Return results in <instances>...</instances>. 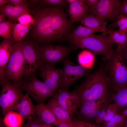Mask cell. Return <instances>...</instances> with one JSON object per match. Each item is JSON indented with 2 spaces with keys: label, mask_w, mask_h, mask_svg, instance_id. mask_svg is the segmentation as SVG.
<instances>
[{
  "label": "cell",
  "mask_w": 127,
  "mask_h": 127,
  "mask_svg": "<svg viewBox=\"0 0 127 127\" xmlns=\"http://www.w3.org/2000/svg\"><path fill=\"white\" fill-rule=\"evenodd\" d=\"M35 20L32 25L33 37L40 41L56 40L67 37L71 22L61 7H41L31 10Z\"/></svg>",
  "instance_id": "obj_1"
},
{
  "label": "cell",
  "mask_w": 127,
  "mask_h": 127,
  "mask_svg": "<svg viewBox=\"0 0 127 127\" xmlns=\"http://www.w3.org/2000/svg\"><path fill=\"white\" fill-rule=\"evenodd\" d=\"M109 82L105 68L101 67L87 75L84 81L76 86L74 90L81 106L88 101L106 100Z\"/></svg>",
  "instance_id": "obj_2"
},
{
  "label": "cell",
  "mask_w": 127,
  "mask_h": 127,
  "mask_svg": "<svg viewBox=\"0 0 127 127\" xmlns=\"http://www.w3.org/2000/svg\"><path fill=\"white\" fill-rule=\"evenodd\" d=\"M107 61L106 69L109 79L108 91L112 93L127 86V68L121 50L116 49Z\"/></svg>",
  "instance_id": "obj_3"
},
{
  "label": "cell",
  "mask_w": 127,
  "mask_h": 127,
  "mask_svg": "<svg viewBox=\"0 0 127 127\" xmlns=\"http://www.w3.org/2000/svg\"><path fill=\"white\" fill-rule=\"evenodd\" d=\"M106 32L99 35L92 34L87 37L69 40L74 49H88L95 55L101 56L107 61L114 52L113 45L106 40Z\"/></svg>",
  "instance_id": "obj_4"
},
{
  "label": "cell",
  "mask_w": 127,
  "mask_h": 127,
  "mask_svg": "<svg viewBox=\"0 0 127 127\" xmlns=\"http://www.w3.org/2000/svg\"><path fill=\"white\" fill-rule=\"evenodd\" d=\"M24 41L16 42L13 52L4 70V81L9 80L20 84L24 75V60L22 53Z\"/></svg>",
  "instance_id": "obj_5"
},
{
  "label": "cell",
  "mask_w": 127,
  "mask_h": 127,
  "mask_svg": "<svg viewBox=\"0 0 127 127\" xmlns=\"http://www.w3.org/2000/svg\"><path fill=\"white\" fill-rule=\"evenodd\" d=\"M2 89L0 95V105L2 115H5L8 112L15 111L17 105L23 95L20 85L4 80L1 83Z\"/></svg>",
  "instance_id": "obj_6"
},
{
  "label": "cell",
  "mask_w": 127,
  "mask_h": 127,
  "mask_svg": "<svg viewBox=\"0 0 127 127\" xmlns=\"http://www.w3.org/2000/svg\"><path fill=\"white\" fill-rule=\"evenodd\" d=\"M22 53L24 60V75L28 76L42 64L40 48L32 40L24 41Z\"/></svg>",
  "instance_id": "obj_7"
},
{
  "label": "cell",
  "mask_w": 127,
  "mask_h": 127,
  "mask_svg": "<svg viewBox=\"0 0 127 127\" xmlns=\"http://www.w3.org/2000/svg\"><path fill=\"white\" fill-rule=\"evenodd\" d=\"M64 68L60 79V88L67 89L76 81L89 74L88 68L74 64L68 58L63 60Z\"/></svg>",
  "instance_id": "obj_8"
},
{
  "label": "cell",
  "mask_w": 127,
  "mask_h": 127,
  "mask_svg": "<svg viewBox=\"0 0 127 127\" xmlns=\"http://www.w3.org/2000/svg\"><path fill=\"white\" fill-rule=\"evenodd\" d=\"M57 93L53 96V99L70 115L77 113L81 106V103L75 91L69 92L67 89L60 88Z\"/></svg>",
  "instance_id": "obj_9"
},
{
  "label": "cell",
  "mask_w": 127,
  "mask_h": 127,
  "mask_svg": "<svg viewBox=\"0 0 127 127\" xmlns=\"http://www.w3.org/2000/svg\"><path fill=\"white\" fill-rule=\"evenodd\" d=\"M121 2L119 0H99L96 7L89 12L102 19L114 21L121 14Z\"/></svg>",
  "instance_id": "obj_10"
},
{
  "label": "cell",
  "mask_w": 127,
  "mask_h": 127,
  "mask_svg": "<svg viewBox=\"0 0 127 127\" xmlns=\"http://www.w3.org/2000/svg\"><path fill=\"white\" fill-rule=\"evenodd\" d=\"M22 88L35 100L40 103L54 95L55 91L35 77L29 82L25 83Z\"/></svg>",
  "instance_id": "obj_11"
},
{
  "label": "cell",
  "mask_w": 127,
  "mask_h": 127,
  "mask_svg": "<svg viewBox=\"0 0 127 127\" xmlns=\"http://www.w3.org/2000/svg\"><path fill=\"white\" fill-rule=\"evenodd\" d=\"M40 48L43 63L54 65L63 60L72 50L71 48L62 45L47 44Z\"/></svg>",
  "instance_id": "obj_12"
},
{
  "label": "cell",
  "mask_w": 127,
  "mask_h": 127,
  "mask_svg": "<svg viewBox=\"0 0 127 127\" xmlns=\"http://www.w3.org/2000/svg\"><path fill=\"white\" fill-rule=\"evenodd\" d=\"M54 65L43 63L40 67V75L44 79L43 82L53 90L60 87V79L63 71V68H56Z\"/></svg>",
  "instance_id": "obj_13"
},
{
  "label": "cell",
  "mask_w": 127,
  "mask_h": 127,
  "mask_svg": "<svg viewBox=\"0 0 127 127\" xmlns=\"http://www.w3.org/2000/svg\"><path fill=\"white\" fill-rule=\"evenodd\" d=\"M105 101L102 99L85 102L77 112L78 119L90 123L94 120H96Z\"/></svg>",
  "instance_id": "obj_14"
},
{
  "label": "cell",
  "mask_w": 127,
  "mask_h": 127,
  "mask_svg": "<svg viewBox=\"0 0 127 127\" xmlns=\"http://www.w3.org/2000/svg\"><path fill=\"white\" fill-rule=\"evenodd\" d=\"M16 43L13 39H5L0 44V78L1 83L4 81V69L13 53Z\"/></svg>",
  "instance_id": "obj_15"
},
{
  "label": "cell",
  "mask_w": 127,
  "mask_h": 127,
  "mask_svg": "<svg viewBox=\"0 0 127 127\" xmlns=\"http://www.w3.org/2000/svg\"><path fill=\"white\" fill-rule=\"evenodd\" d=\"M35 113L39 123L43 125H56V119L51 110L43 102L35 106Z\"/></svg>",
  "instance_id": "obj_16"
},
{
  "label": "cell",
  "mask_w": 127,
  "mask_h": 127,
  "mask_svg": "<svg viewBox=\"0 0 127 127\" xmlns=\"http://www.w3.org/2000/svg\"><path fill=\"white\" fill-rule=\"evenodd\" d=\"M27 93L23 95L16 107L17 111L24 119L28 121L35 117V106Z\"/></svg>",
  "instance_id": "obj_17"
},
{
  "label": "cell",
  "mask_w": 127,
  "mask_h": 127,
  "mask_svg": "<svg viewBox=\"0 0 127 127\" xmlns=\"http://www.w3.org/2000/svg\"><path fill=\"white\" fill-rule=\"evenodd\" d=\"M85 0H76L69 5V15L72 23L79 22L89 14V10L85 3Z\"/></svg>",
  "instance_id": "obj_18"
},
{
  "label": "cell",
  "mask_w": 127,
  "mask_h": 127,
  "mask_svg": "<svg viewBox=\"0 0 127 127\" xmlns=\"http://www.w3.org/2000/svg\"><path fill=\"white\" fill-rule=\"evenodd\" d=\"M79 22L85 26L94 29L97 32H107V21L95 15L89 14Z\"/></svg>",
  "instance_id": "obj_19"
},
{
  "label": "cell",
  "mask_w": 127,
  "mask_h": 127,
  "mask_svg": "<svg viewBox=\"0 0 127 127\" xmlns=\"http://www.w3.org/2000/svg\"><path fill=\"white\" fill-rule=\"evenodd\" d=\"M28 6H14L8 4L0 8L1 14L8 18L10 21L16 20L22 14L31 12V10Z\"/></svg>",
  "instance_id": "obj_20"
},
{
  "label": "cell",
  "mask_w": 127,
  "mask_h": 127,
  "mask_svg": "<svg viewBox=\"0 0 127 127\" xmlns=\"http://www.w3.org/2000/svg\"><path fill=\"white\" fill-rule=\"evenodd\" d=\"M109 100L110 102H113L117 106V113L127 108V86L111 93Z\"/></svg>",
  "instance_id": "obj_21"
},
{
  "label": "cell",
  "mask_w": 127,
  "mask_h": 127,
  "mask_svg": "<svg viewBox=\"0 0 127 127\" xmlns=\"http://www.w3.org/2000/svg\"><path fill=\"white\" fill-rule=\"evenodd\" d=\"M107 28V33L109 36L106 37V40L112 45L116 44L117 46L116 49L122 50L127 44V34L120 33L117 30H114L110 25Z\"/></svg>",
  "instance_id": "obj_22"
},
{
  "label": "cell",
  "mask_w": 127,
  "mask_h": 127,
  "mask_svg": "<svg viewBox=\"0 0 127 127\" xmlns=\"http://www.w3.org/2000/svg\"><path fill=\"white\" fill-rule=\"evenodd\" d=\"M46 105L51 110L56 119V126L72 120L69 113L53 99L48 101Z\"/></svg>",
  "instance_id": "obj_23"
},
{
  "label": "cell",
  "mask_w": 127,
  "mask_h": 127,
  "mask_svg": "<svg viewBox=\"0 0 127 127\" xmlns=\"http://www.w3.org/2000/svg\"><path fill=\"white\" fill-rule=\"evenodd\" d=\"M23 119L18 112L11 111L6 114L2 121L6 127H21L23 125Z\"/></svg>",
  "instance_id": "obj_24"
},
{
  "label": "cell",
  "mask_w": 127,
  "mask_h": 127,
  "mask_svg": "<svg viewBox=\"0 0 127 127\" xmlns=\"http://www.w3.org/2000/svg\"><path fill=\"white\" fill-rule=\"evenodd\" d=\"M96 32H97L95 30L85 26H83L81 24L70 33L67 37L69 40L84 38L93 34Z\"/></svg>",
  "instance_id": "obj_25"
},
{
  "label": "cell",
  "mask_w": 127,
  "mask_h": 127,
  "mask_svg": "<svg viewBox=\"0 0 127 127\" xmlns=\"http://www.w3.org/2000/svg\"><path fill=\"white\" fill-rule=\"evenodd\" d=\"M31 28V27L23 25L19 23L14 24L12 32V38L14 41L16 42L21 40Z\"/></svg>",
  "instance_id": "obj_26"
},
{
  "label": "cell",
  "mask_w": 127,
  "mask_h": 127,
  "mask_svg": "<svg viewBox=\"0 0 127 127\" xmlns=\"http://www.w3.org/2000/svg\"><path fill=\"white\" fill-rule=\"evenodd\" d=\"M94 58L93 54L91 52L84 50L79 54L78 60L80 65L88 68L91 66Z\"/></svg>",
  "instance_id": "obj_27"
},
{
  "label": "cell",
  "mask_w": 127,
  "mask_h": 127,
  "mask_svg": "<svg viewBox=\"0 0 127 127\" xmlns=\"http://www.w3.org/2000/svg\"><path fill=\"white\" fill-rule=\"evenodd\" d=\"M110 25L112 28L119 27L117 31L120 33L127 34V15L121 13Z\"/></svg>",
  "instance_id": "obj_28"
},
{
  "label": "cell",
  "mask_w": 127,
  "mask_h": 127,
  "mask_svg": "<svg viewBox=\"0 0 127 127\" xmlns=\"http://www.w3.org/2000/svg\"><path fill=\"white\" fill-rule=\"evenodd\" d=\"M14 24L10 20L0 23V36L4 39H13L11 35Z\"/></svg>",
  "instance_id": "obj_29"
},
{
  "label": "cell",
  "mask_w": 127,
  "mask_h": 127,
  "mask_svg": "<svg viewBox=\"0 0 127 127\" xmlns=\"http://www.w3.org/2000/svg\"><path fill=\"white\" fill-rule=\"evenodd\" d=\"M17 20L21 24L28 27H31L35 23V20L29 12L25 13L17 19Z\"/></svg>",
  "instance_id": "obj_30"
},
{
  "label": "cell",
  "mask_w": 127,
  "mask_h": 127,
  "mask_svg": "<svg viewBox=\"0 0 127 127\" xmlns=\"http://www.w3.org/2000/svg\"><path fill=\"white\" fill-rule=\"evenodd\" d=\"M117 113V108L116 106L113 103L109 104L107 108L104 121L105 122L109 121Z\"/></svg>",
  "instance_id": "obj_31"
},
{
  "label": "cell",
  "mask_w": 127,
  "mask_h": 127,
  "mask_svg": "<svg viewBox=\"0 0 127 127\" xmlns=\"http://www.w3.org/2000/svg\"><path fill=\"white\" fill-rule=\"evenodd\" d=\"M127 117L126 116L117 113L109 121L114 123L115 127H123L126 123Z\"/></svg>",
  "instance_id": "obj_32"
},
{
  "label": "cell",
  "mask_w": 127,
  "mask_h": 127,
  "mask_svg": "<svg viewBox=\"0 0 127 127\" xmlns=\"http://www.w3.org/2000/svg\"><path fill=\"white\" fill-rule=\"evenodd\" d=\"M37 2L44 5L56 6L61 7L66 2L64 0H37Z\"/></svg>",
  "instance_id": "obj_33"
},
{
  "label": "cell",
  "mask_w": 127,
  "mask_h": 127,
  "mask_svg": "<svg viewBox=\"0 0 127 127\" xmlns=\"http://www.w3.org/2000/svg\"><path fill=\"white\" fill-rule=\"evenodd\" d=\"M109 103V102L107 101H105L104 102L102 108L96 120V122L97 123H99L104 121L107 108Z\"/></svg>",
  "instance_id": "obj_34"
},
{
  "label": "cell",
  "mask_w": 127,
  "mask_h": 127,
  "mask_svg": "<svg viewBox=\"0 0 127 127\" xmlns=\"http://www.w3.org/2000/svg\"><path fill=\"white\" fill-rule=\"evenodd\" d=\"M72 121L75 127H96L94 124L78 119H74Z\"/></svg>",
  "instance_id": "obj_35"
},
{
  "label": "cell",
  "mask_w": 127,
  "mask_h": 127,
  "mask_svg": "<svg viewBox=\"0 0 127 127\" xmlns=\"http://www.w3.org/2000/svg\"><path fill=\"white\" fill-rule=\"evenodd\" d=\"M21 127H40L39 123L37 117H35L28 121Z\"/></svg>",
  "instance_id": "obj_36"
},
{
  "label": "cell",
  "mask_w": 127,
  "mask_h": 127,
  "mask_svg": "<svg viewBox=\"0 0 127 127\" xmlns=\"http://www.w3.org/2000/svg\"><path fill=\"white\" fill-rule=\"evenodd\" d=\"M7 4L14 6H28V1L26 0H8Z\"/></svg>",
  "instance_id": "obj_37"
},
{
  "label": "cell",
  "mask_w": 127,
  "mask_h": 127,
  "mask_svg": "<svg viewBox=\"0 0 127 127\" xmlns=\"http://www.w3.org/2000/svg\"><path fill=\"white\" fill-rule=\"evenodd\" d=\"M99 1L98 0H85V3L88 8L89 12L96 7Z\"/></svg>",
  "instance_id": "obj_38"
},
{
  "label": "cell",
  "mask_w": 127,
  "mask_h": 127,
  "mask_svg": "<svg viewBox=\"0 0 127 127\" xmlns=\"http://www.w3.org/2000/svg\"><path fill=\"white\" fill-rule=\"evenodd\" d=\"M120 11L121 13L127 15V0L122 1Z\"/></svg>",
  "instance_id": "obj_39"
},
{
  "label": "cell",
  "mask_w": 127,
  "mask_h": 127,
  "mask_svg": "<svg viewBox=\"0 0 127 127\" xmlns=\"http://www.w3.org/2000/svg\"><path fill=\"white\" fill-rule=\"evenodd\" d=\"M57 127H75L72 120L61 123L57 126Z\"/></svg>",
  "instance_id": "obj_40"
},
{
  "label": "cell",
  "mask_w": 127,
  "mask_h": 127,
  "mask_svg": "<svg viewBox=\"0 0 127 127\" xmlns=\"http://www.w3.org/2000/svg\"><path fill=\"white\" fill-rule=\"evenodd\" d=\"M122 52L124 62L127 65V44L122 49Z\"/></svg>",
  "instance_id": "obj_41"
},
{
  "label": "cell",
  "mask_w": 127,
  "mask_h": 127,
  "mask_svg": "<svg viewBox=\"0 0 127 127\" xmlns=\"http://www.w3.org/2000/svg\"><path fill=\"white\" fill-rule=\"evenodd\" d=\"M8 0H0V8L4 6L6 4H7Z\"/></svg>",
  "instance_id": "obj_42"
},
{
  "label": "cell",
  "mask_w": 127,
  "mask_h": 127,
  "mask_svg": "<svg viewBox=\"0 0 127 127\" xmlns=\"http://www.w3.org/2000/svg\"><path fill=\"white\" fill-rule=\"evenodd\" d=\"M118 113L123 115L127 117V108L123 109L119 113Z\"/></svg>",
  "instance_id": "obj_43"
},
{
  "label": "cell",
  "mask_w": 127,
  "mask_h": 127,
  "mask_svg": "<svg viewBox=\"0 0 127 127\" xmlns=\"http://www.w3.org/2000/svg\"><path fill=\"white\" fill-rule=\"evenodd\" d=\"M5 16L3 15L0 14V23L5 21Z\"/></svg>",
  "instance_id": "obj_44"
},
{
  "label": "cell",
  "mask_w": 127,
  "mask_h": 127,
  "mask_svg": "<svg viewBox=\"0 0 127 127\" xmlns=\"http://www.w3.org/2000/svg\"><path fill=\"white\" fill-rule=\"evenodd\" d=\"M76 0H66V2H67L69 3V5L75 2Z\"/></svg>",
  "instance_id": "obj_45"
},
{
  "label": "cell",
  "mask_w": 127,
  "mask_h": 127,
  "mask_svg": "<svg viewBox=\"0 0 127 127\" xmlns=\"http://www.w3.org/2000/svg\"><path fill=\"white\" fill-rule=\"evenodd\" d=\"M40 127H55L54 126H52L51 125H43L40 124Z\"/></svg>",
  "instance_id": "obj_46"
},
{
  "label": "cell",
  "mask_w": 127,
  "mask_h": 127,
  "mask_svg": "<svg viewBox=\"0 0 127 127\" xmlns=\"http://www.w3.org/2000/svg\"><path fill=\"white\" fill-rule=\"evenodd\" d=\"M2 120H0V127H5L4 126V124Z\"/></svg>",
  "instance_id": "obj_47"
},
{
  "label": "cell",
  "mask_w": 127,
  "mask_h": 127,
  "mask_svg": "<svg viewBox=\"0 0 127 127\" xmlns=\"http://www.w3.org/2000/svg\"><path fill=\"white\" fill-rule=\"evenodd\" d=\"M126 125L127 126V120H126Z\"/></svg>",
  "instance_id": "obj_48"
},
{
  "label": "cell",
  "mask_w": 127,
  "mask_h": 127,
  "mask_svg": "<svg viewBox=\"0 0 127 127\" xmlns=\"http://www.w3.org/2000/svg\"><path fill=\"white\" fill-rule=\"evenodd\" d=\"M126 67H127V65H126Z\"/></svg>",
  "instance_id": "obj_49"
}]
</instances>
